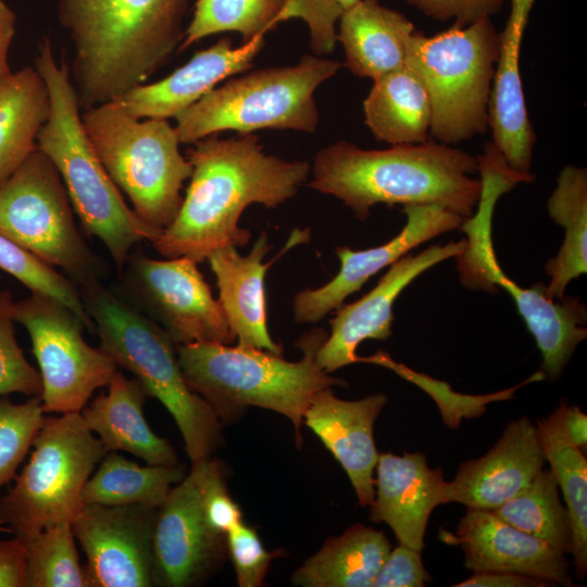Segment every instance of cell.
<instances>
[{
    "instance_id": "44",
    "label": "cell",
    "mask_w": 587,
    "mask_h": 587,
    "mask_svg": "<svg viewBox=\"0 0 587 587\" xmlns=\"http://www.w3.org/2000/svg\"><path fill=\"white\" fill-rule=\"evenodd\" d=\"M423 14L440 22L453 21L464 27L482 18H490L504 0H405Z\"/></svg>"
},
{
    "instance_id": "6",
    "label": "cell",
    "mask_w": 587,
    "mask_h": 587,
    "mask_svg": "<svg viewBox=\"0 0 587 587\" xmlns=\"http://www.w3.org/2000/svg\"><path fill=\"white\" fill-rule=\"evenodd\" d=\"M100 348L132 373L174 419L191 463L213 457L222 441L214 409L187 384L177 345L153 321L103 283L78 287Z\"/></svg>"
},
{
    "instance_id": "28",
    "label": "cell",
    "mask_w": 587,
    "mask_h": 587,
    "mask_svg": "<svg viewBox=\"0 0 587 587\" xmlns=\"http://www.w3.org/2000/svg\"><path fill=\"white\" fill-rule=\"evenodd\" d=\"M373 82L363 112L374 137L391 146L428 141L432 102L421 78L403 65Z\"/></svg>"
},
{
    "instance_id": "37",
    "label": "cell",
    "mask_w": 587,
    "mask_h": 587,
    "mask_svg": "<svg viewBox=\"0 0 587 587\" xmlns=\"http://www.w3.org/2000/svg\"><path fill=\"white\" fill-rule=\"evenodd\" d=\"M0 268L16 278L30 292L51 297L68 307L87 330L95 325L82 300L78 287L60 271L0 235Z\"/></svg>"
},
{
    "instance_id": "47",
    "label": "cell",
    "mask_w": 587,
    "mask_h": 587,
    "mask_svg": "<svg viewBox=\"0 0 587 587\" xmlns=\"http://www.w3.org/2000/svg\"><path fill=\"white\" fill-rule=\"evenodd\" d=\"M16 16L4 0H0V80L12 73L9 50L15 35Z\"/></svg>"
},
{
    "instance_id": "45",
    "label": "cell",
    "mask_w": 587,
    "mask_h": 587,
    "mask_svg": "<svg viewBox=\"0 0 587 587\" xmlns=\"http://www.w3.org/2000/svg\"><path fill=\"white\" fill-rule=\"evenodd\" d=\"M0 587H26V550L16 536L0 539Z\"/></svg>"
},
{
    "instance_id": "9",
    "label": "cell",
    "mask_w": 587,
    "mask_h": 587,
    "mask_svg": "<svg viewBox=\"0 0 587 587\" xmlns=\"http://www.w3.org/2000/svg\"><path fill=\"white\" fill-rule=\"evenodd\" d=\"M341 64L303 55L295 65L257 70L212 89L175 116L180 143H195L223 130L313 133L320 114L314 92Z\"/></svg>"
},
{
    "instance_id": "42",
    "label": "cell",
    "mask_w": 587,
    "mask_h": 587,
    "mask_svg": "<svg viewBox=\"0 0 587 587\" xmlns=\"http://www.w3.org/2000/svg\"><path fill=\"white\" fill-rule=\"evenodd\" d=\"M536 433L542 450L564 446L583 450L587 445V415L562 401L549 416L537 422Z\"/></svg>"
},
{
    "instance_id": "12",
    "label": "cell",
    "mask_w": 587,
    "mask_h": 587,
    "mask_svg": "<svg viewBox=\"0 0 587 587\" xmlns=\"http://www.w3.org/2000/svg\"><path fill=\"white\" fill-rule=\"evenodd\" d=\"M0 235L77 287L103 283L110 274L79 232L58 170L38 148L0 185Z\"/></svg>"
},
{
    "instance_id": "7",
    "label": "cell",
    "mask_w": 587,
    "mask_h": 587,
    "mask_svg": "<svg viewBox=\"0 0 587 587\" xmlns=\"http://www.w3.org/2000/svg\"><path fill=\"white\" fill-rule=\"evenodd\" d=\"M193 0H59L76 64L122 86L146 82L180 46Z\"/></svg>"
},
{
    "instance_id": "5",
    "label": "cell",
    "mask_w": 587,
    "mask_h": 587,
    "mask_svg": "<svg viewBox=\"0 0 587 587\" xmlns=\"http://www.w3.org/2000/svg\"><path fill=\"white\" fill-rule=\"evenodd\" d=\"M477 171L482 184L477 211L460 226L466 235L465 247L454 258L459 278L469 289L497 294L500 287L511 296L541 353V373L554 380L586 339V307L566 295L560 300L550 298L541 283L524 288L505 275L491 239L494 210L500 196L534 176L511 168L491 142L477 157Z\"/></svg>"
},
{
    "instance_id": "25",
    "label": "cell",
    "mask_w": 587,
    "mask_h": 587,
    "mask_svg": "<svg viewBox=\"0 0 587 587\" xmlns=\"http://www.w3.org/2000/svg\"><path fill=\"white\" fill-rule=\"evenodd\" d=\"M235 246L218 248L208 257L215 275L218 302L237 345L263 349L277 355L283 348L268 333L264 277L274 258L263 263L272 245L262 232L248 254H240Z\"/></svg>"
},
{
    "instance_id": "4",
    "label": "cell",
    "mask_w": 587,
    "mask_h": 587,
    "mask_svg": "<svg viewBox=\"0 0 587 587\" xmlns=\"http://www.w3.org/2000/svg\"><path fill=\"white\" fill-rule=\"evenodd\" d=\"M327 335L321 328L302 335L297 347L303 357L296 362L263 349L220 342L178 345L176 350L188 386L221 420H233L247 407L271 410L291 422L300 445L304 413L313 397L324 388L347 385L316 361Z\"/></svg>"
},
{
    "instance_id": "36",
    "label": "cell",
    "mask_w": 587,
    "mask_h": 587,
    "mask_svg": "<svg viewBox=\"0 0 587 587\" xmlns=\"http://www.w3.org/2000/svg\"><path fill=\"white\" fill-rule=\"evenodd\" d=\"M559 489H561L572 528V551L575 574L587 572V460L577 447L564 446L544 450Z\"/></svg>"
},
{
    "instance_id": "34",
    "label": "cell",
    "mask_w": 587,
    "mask_h": 587,
    "mask_svg": "<svg viewBox=\"0 0 587 587\" xmlns=\"http://www.w3.org/2000/svg\"><path fill=\"white\" fill-rule=\"evenodd\" d=\"M286 1L197 0L178 51L218 33H238L242 37V43L264 36L280 23Z\"/></svg>"
},
{
    "instance_id": "19",
    "label": "cell",
    "mask_w": 587,
    "mask_h": 587,
    "mask_svg": "<svg viewBox=\"0 0 587 587\" xmlns=\"http://www.w3.org/2000/svg\"><path fill=\"white\" fill-rule=\"evenodd\" d=\"M440 539L461 547L465 566L473 572H509L547 584L574 585L566 554L491 511L467 509L455 533L441 530Z\"/></svg>"
},
{
    "instance_id": "29",
    "label": "cell",
    "mask_w": 587,
    "mask_h": 587,
    "mask_svg": "<svg viewBox=\"0 0 587 587\" xmlns=\"http://www.w3.org/2000/svg\"><path fill=\"white\" fill-rule=\"evenodd\" d=\"M390 550L383 532L354 524L328 538L294 573L291 583L302 587H369Z\"/></svg>"
},
{
    "instance_id": "40",
    "label": "cell",
    "mask_w": 587,
    "mask_h": 587,
    "mask_svg": "<svg viewBox=\"0 0 587 587\" xmlns=\"http://www.w3.org/2000/svg\"><path fill=\"white\" fill-rule=\"evenodd\" d=\"M360 0H287L280 23L301 18L310 30V47L316 55L330 53L337 41L336 23Z\"/></svg>"
},
{
    "instance_id": "14",
    "label": "cell",
    "mask_w": 587,
    "mask_h": 587,
    "mask_svg": "<svg viewBox=\"0 0 587 587\" xmlns=\"http://www.w3.org/2000/svg\"><path fill=\"white\" fill-rule=\"evenodd\" d=\"M197 264L189 258L157 260L132 250L112 289L177 346L232 345L236 337Z\"/></svg>"
},
{
    "instance_id": "32",
    "label": "cell",
    "mask_w": 587,
    "mask_h": 587,
    "mask_svg": "<svg viewBox=\"0 0 587 587\" xmlns=\"http://www.w3.org/2000/svg\"><path fill=\"white\" fill-rule=\"evenodd\" d=\"M185 475L182 464L141 466L117 451H109L86 482L82 503L159 508Z\"/></svg>"
},
{
    "instance_id": "1",
    "label": "cell",
    "mask_w": 587,
    "mask_h": 587,
    "mask_svg": "<svg viewBox=\"0 0 587 587\" xmlns=\"http://www.w3.org/2000/svg\"><path fill=\"white\" fill-rule=\"evenodd\" d=\"M190 183L173 222L152 242L166 259L197 263L225 246H246L251 233L239 218L252 203L276 208L295 197L310 175L307 161H287L263 150L258 136L210 135L187 151Z\"/></svg>"
},
{
    "instance_id": "23",
    "label": "cell",
    "mask_w": 587,
    "mask_h": 587,
    "mask_svg": "<svg viewBox=\"0 0 587 587\" xmlns=\"http://www.w3.org/2000/svg\"><path fill=\"white\" fill-rule=\"evenodd\" d=\"M375 470L371 521L386 523L399 545L422 551L433 510L447 503L442 471L421 452L379 453Z\"/></svg>"
},
{
    "instance_id": "38",
    "label": "cell",
    "mask_w": 587,
    "mask_h": 587,
    "mask_svg": "<svg viewBox=\"0 0 587 587\" xmlns=\"http://www.w3.org/2000/svg\"><path fill=\"white\" fill-rule=\"evenodd\" d=\"M41 397L22 403L0 396V489L13 480L45 420Z\"/></svg>"
},
{
    "instance_id": "2",
    "label": "cell",
    "mask_w": 587,
    "mask_h": 587,
    "mask_svg": "<svg viewBox=\"0 0 587 587\" xmlns=\"http://www.w3.org/2000/svg\"><path fill=\"white\" fill-rule=\"evenodd\" d=\"M310 186L366 220L376 204H440L467 218L482 184L477 158L437 141L366 150L337 141L315 155Z\"/></svg>"
},
{
    "instance_id": "30",
    "label": "cell",
    "mask_w": 587,
    "mask_h": 587,
    "mask_svg": "<svg viewBox=\"0 0 587 587\" xmlns=\"http://www.w3.org/2000/svg\"><path fill=\"white\" fill-rule=\"evenodd\" d=\"M49 110L46 84L35 67L0 80V185L37 148Z\"/></svg>"
},
{
    "instance_id": "27",
    "label": "cell",
    "mask_w": 587,
    "mask_h": 587,
    "mask_svg": "<svg viewBox=\"0 0 587 587\" xmlns=\"http://www.w3.org/2000/svg\"><path fill=\"white\" fill-rule=\"evenodd\" d=\"M414 32L412 22L400 12L378 0H360L340 16L337 40L351 73L375 80L405 65Z\"/></svg>"
},
{
    "instance_id": "21",
    "label": "cell",
    "mask_w": 587,
    "mask_h": 587,
    "mask_svg": "<svg viewBox=\"0 0 587 587\" xmlns=\"http://www.w3.org/2000/svg\"><path fill=\"white\" fill-rule=\"evenodd\" d=\"M388 397L374 394L359 400L335 396L333 387L320 390L309 404L303 423L320 438L340 463L360 505H370L375 495L373 476L378 451L374 424Z\"/></svg>"
},
{
    "instance_id": "31",
    "label": "cell",
    "mask_w": 587,
    "mask_h": 587,
    "mask_svg": "<svg viewBox=\"0 0 587 587\" xmlns=\"http://www.w3.org/2000/svg\"><path fill=\"white\" fill-rule=\"evenodd\" d=\"M549 216L564 228V240L558 254L548 260L550 276L546 291L554 300L565 296L567 285L587 271V172L565 166L547 204Z\"/></svg>"
},
{
    "instance_id": "39",
    "label": "cell",
    "mask_w": 587,
    "mask_h": 587,
    "mask_svg": "<svg viewBox=\"0 0 587 587\" xmlns=\"http://www.w3.org/2000/svg\"><path fill=\"white\" fill-rule=\"evenodd\" d=\"M14 303L10 290L0 291V396L17 392L41 397L40 373L29 364L16 340Z\"/></svg>"
},
{
    "instance_id": "16",
    "label": "cell",
    "mask_w": 587,
    "mask_h": 587,
    "mask_svg": "<svg viewBox=\"0 0 587 587\" xmlns=\"http://www.w3.org/2000/svg\"><path fill=\"white\" fill-rule=\"evenodd\" d=\"M158 508L83 504L71 526L85 555L88 587H151Z\"/></svg>"
},
{
    "instance_id": "22",
    "label": "cell",
    "mask_w": 587,
    "mask_h": 587,
    "mask_svg": "<svg viewBox=\"0 0 587 587\" xmlns=\"http://www.w3.org/2000/svg\"><path fill=\"white\" fill-rule=\"evenodd\" d=\"M264 46V36L234 47L227 37L192 58L168 76L152 84L138 85L114 101L129 115L167 120L196 103L227 77L251 67Z\"/></svg>"
},
{
    "instance_id": "24",
    "label": "cell",
    "mask_w": 587,
    "mask_h": 587,
    "mask_svg": "<svg viewBox=\"0 0 587 587\" xmlns=\"http://www.w3.org/2000/svg\"><path fill=\"white\" fill-rule=\"evenodd\" d=\"M534 1L511 0L505 27L502 33H499V53L488 116L494 146L511 168L524 174H532L536 135L526 111L520 72V53Z\"/></svg>"
},
{
    "instance_id": "11",
    "label": "cell",
    "mask_w": 587,
    "mask_h": 587,
    "mask_svg": "<svg viewBox=\"0 0 587 587\" xmlns=\"http://www.w3.org/2000/svg\"><path fill=\"white\" fill-rule=\"evenodd\" d=\"M32 448L14 485L0 498V524L20 539L72 523L86 482L108 452L79 412L45 417Z\"/></svg>"
},
{
    "instance_id": "33",
    "label": "cell",
    "mask_w": 587,
    "mask_h": 587,
    "mask_svg": "<svg viewBox=\"0 0 587 587\" xmlns=\"http://www.w3.org/2000/svg\"><path fill=\"white\" fill-rule=\"evenodd\" d=\"M491 512L560 552L571 554V522L551 470L542 469L528 486Z\"/></svg>"
},
{
    "instance_id": "41",
    "label": "cell",
    "mask_w": 587,
    "mask_h": 587,
    "mask_svg": "<svg viewBox=\"0 0 587 587\" xmlns=\"http://www.w3.org/2000/svg\"><path fill=\"white\" fill-rule=\"evenodd\" d=\"M226 549L239 587L261 586L271 562L280 554V550L267 551L257 530L243 521L226 534Z\"/></svg>"
},
{
    "instance_id": "35",
    "label": "cell",
    "mask_w": 587,
    "mask_h": 587,
    "mask_svg": "<svg viewBox=\"0 0 587 587\" xmlns=\"http://www.w3.org/2000/svg\"><path fill=\"white\" fill-rule=\"evenodd\" d=\"M21 540L26 550V587H88L71 523Z\"/></svg>"
},
{
    "instance_id": "48",
    "label": "cell",
    "mask_w": 587,
    "mask_h": 587,
    "mask_svg": "<svg viewBox=\"0 0 587 587\" xmlns=\"http://www.w3.org/2000/svg\"><path fill=\"white\" fill-rule=\"evenodd\" d=\"M0 533H5V534H11L12 535V530L9 527H7L4 525H1V524H0Z\"/></svg>"
},
{
    "instance_id": "18",
    "label": "cell",
    "mask_w": 587,
    "mask_h": 587,
    "mask_svg": "<svg viewBox=\"0 0 587 587\" xmlns=\"http://www.w3.org/2000/svg\"><path fill=\"white\" fill-rule=\"evenodd\" d=\"M465 239L433 245L392 263L377 285L361 299L341 304L329 320L330 334L316 352L319 365L333 373L358 362V346L366 339L386 340L392 334L394 304L403 289L436 264L455 258Z\"/></svg>"
},
{
    "instance_id": "43",
    "label": "cell",
    "mask_w": 587,
    "mask_h": 587,
    "mask_svg": "<svg viewBox=\"0 0 587 587\" xmlns=\"http://www.w3.org/2000/svg\"><path fill=\"white\" fill-rule=\"evenodd\" d=\"M429 580L421 551L399 545L390 550L371 586L423 587Z\"/></svg>"
},
{
    "instance_id": "17",
    "label": "cell",
    "mask_w": 587,
    "mask_h": 587,
    "mask_svg": "<svg viewBox=\"0 0 587 587\" xmlns=\"http://www.w3.org/2000/svg\"><path fill=\"white\" fill-rule=\"evenodd\" d=\"M407 221L402 229L386 243L352 250L338 247L339 272L324 286L304 289L292 300L294 320L314 324L338 309L344 301L377 274L422 243L460 228L465 217L435 203L403 205Z\"/></svg>"
},
{
    "instance_id": "46",
    "label": "cell",
    "mask_w": 587,
    "mask_h": 587,
    "mask_svg": "<svg viewBox=\"0 0 587 587\" xmlns=\"http://www.w3.org/2000/svg\"><path fill=\"white\" fill-rule=\"evenodd\" d=\"M546 582L509 572L486 571L473 572L469 578L458 583L454 587H540Z\"/></svg>"
},
{
    "instance_id": "8",
    "label": "cell",
    "mask_w": 587,
    "mask_h": 587,
    "mask_svg": "<svg viewBox=\"0 0 587 587\" xmlns=\"http://www.w3.org/2000/svg\"><path fill=\"white\" fill-rule=\"evenodd\" d=\"M82 122L100 162L136 215L153 228L168 226L192 173L179 151L175 127L167 120L136 118L114 101L82 111Z\"/></svg>"
},
{
    "instance_id": "13",
    "label": "cell",
    "mask_w": 587,
    "mask_h": 587,
    "mask_svg": "<svg viewBox=\"0 0 587 587\" xmlns=\"http://www.w3.org/2000/svg\"><path fill=\"white\" fill-rule=\"evenodd\" d=\"M14 316L32 341L42 380L45 413L80 412L118 370L105 351L85 340L82 320L58 300L30 292L15 301Z\"/></svg>"
},
{
    "instance_id": "3",
    "label": "cell",
    "mask_w": 587,
    "mask_h": 587,
    "mask_svg": "<svg viewBox=\"0 0 587 587\" xmlns=\"http://www.w3.org/2000/svg\"><path fill=\"white\" fill-rule=\"evenodd\" d=\"M34 67L49 98L37 148L58 170L86 234L103 243L120 272L135 245L155 241L162 230L136 215L108 175L84 129L70 65L63 59L57 60L48 37L38 43Z\"/></svg>"
},
{
    "instance_id": "15",
    "label": "cell",
    "mask_w": 587,
    "mask_h": 587,
    "mask_svg": "<svg viewBox=\"0 0 587 587\" xmlns=\"http://www.w3.org/2000/svg\"><path fill=\"white\" fill-rule=\"evenodd\" d=\"M226 555V536L216 533L205 515L200 463H191L189 473L157 509L154 586H197L215 573Z\"/></svg>"
},
{
    "instance_id": "20",
    "label": "cell",
    "mask_w": 587,
    "mask_h": 587,
    "mask_svg": "<svg viewBox=\"0 0 587 587\" xmlns=\"http://www.w3.org/2000/svg\"><path fill=\"white\" fill-rule=\"evenodd\" d=\"M545 462L536 426L529 419L520 417L508 424L486 454L460 464L453 480L447 484L446 501L492 511L528 486Z\"/></svg>"
},
{
    "instance_id": "26",
    "label": "cell",
    "mask_w": 587,
    "mask_h": 587,
    "mask_svg": "<svg viewBox=\"0 0 587 587\" xmlns=\"http://www.w3.org/2000/svg\"><path fill=\"white\" fill-rule=\"evenodd\" d=\"M107 387L79 412L107 451L129 452L150 465L179 464L175 448L145 417L149 395L141 383L117 370Z\"/></svg>"
},
{
    "instance_id": "10",
    "label": "cell",
    "mask_w": 587,
    "mask_h": 587,
    "mask_svg": "<svg viewBox=\"0 0 587 587\" xmlns=\"http://www.w3.org/2000/svg\"><path fill=\"white\" fill-rule=\"evenodd\" d=\"M490 18L452 25L435 35L411 36L405 65L425 85L432 102L430 136L455 145L489 127V101L499 53Z\"/></svg>"
}]
</instances>
